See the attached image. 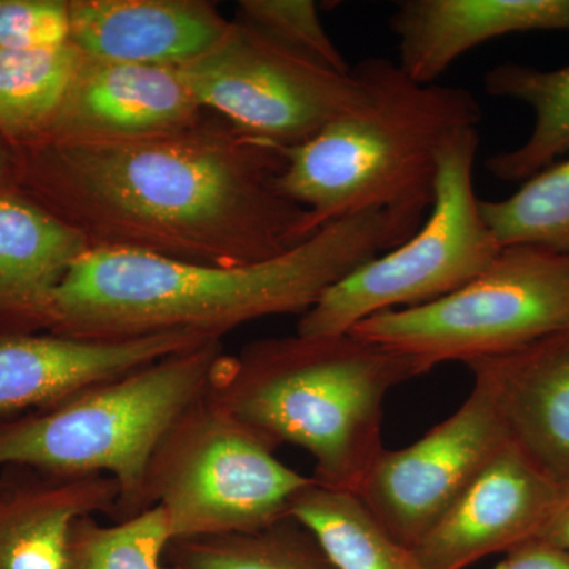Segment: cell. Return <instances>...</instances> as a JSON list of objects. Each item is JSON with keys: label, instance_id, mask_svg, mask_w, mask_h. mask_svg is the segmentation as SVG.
<instances>
[{"label": "cell", "instance_id": "7a4b0ae2", "mask_svg": "<svg viewBox=\"0 0 569 569\" xmlns=\"http://www.w3.org/2000/svg\"><path fill=\"white\" fill-rule=\"evenodd\" d=\"M425 216L370 211L325 224L261 263L222 268L127 250H88L52 291L41 331L137 339L187 331L222 340L239 326L306 313L329 287L417 233Z\"/></svg>", "mask_w": 569, "mask_h": 569}, {"label": "cell", "instance_id": "277c9868", "mask_svg": "<svg viewBox=\"0 0 569 569\" xmlns=\"http://www.w3.org/2000/svg\"><path fill=\"white\" fill-rule=\"evenodd\" d=\"M353 73L361 99L309 141L284 149L280 190L309 212L317 231L362 212L425 216L441 146L482 121L473 93L419 84L389 59L367 58Z\"/></svg>", "mask_w": 569, "mask_h": 569}, {"label": "cell", "instance_id": "52a82bcc", "mask_svg": "<svg viewBox=\"0 0 569 569\" xmlns=\"http://www.w3.org/2000/svg\"><path fill=\"white\" fill-rule=\"evenodd\" d=\"M478 148V127L460 129L443 142L430 213L417 233L329 287L299 318L298 335H347L377 313L445 298L492 264L501 246L475 192Z\"/></svg>", "mask_w": 569, "mask_h": 569}, {"label": "cell", "instance_id": "8992f818", "mask_svg": "<svg viewBox=\"0 0 569 569\" xmlns=\"http://www.w3.org/2000/svg\"><path fill=\"white\" fill-rule=\"evenodd\" d=\"M312 482L204 392L160 437L142 503L164 509L173 539L246 533L288 518Z\"/></svg>", "mask_w": 569, "mask_h": 569}, {"label": "cell", "instance_id": "d6986e66", "mask_svg": "<svg viewBox=\"0 0 569 569\" xmlns=\"http://www.w3.org/2000/svg\"><path fill=\"white\" fill-rule=\"evenodd\" d=\"M485 88L490 97L515 100L535 112L533 129L522 144L489 157L486 168L493 178L522 183L569 156V63L552 70L501 63L486 73Z\"/></svg>", "mask_w": 569, "mask_h": 569}, {"label": "cell", "instance_id": "8fae6325", "mask_svg": "<svg viewBox=\"0 0 569 569\" xmlns=\"http://www.w3.org/2000/svg\"><path fill=\"white\" fill-rule=\"evenodd\" d=\"M565 489L509 440L418 542L415 556L425 569H466L508 553L538 539Z\"/></svg>", "mask_w": 569, "mask_h": 569}, {"label": "cell", "instance_id": "9c48e42d", "mask_svg": "<svg viewBox=\"0 0 569 569\" xmlns=\"http://www.w3.org/2000/svg\"><path fill=\"white\" fill-rule=\"evenodd\" d=\"M206 111L291 149L309 141L361 99V84L231 20L222 40L178 67Z\"/></svg>", "mask_w": 569, "mask_h": 569}, {"label": "cell", "instance_id": "9a60e30c", "mask_svg": "<svg viewBox=\"0 0 569 569\" xmlns=\"http://www.w3.org/2000/svg\"><path fill=\"white\" fill-rule=\"evenodd\" d=\"M70 43L84 56L178 67L212 50L230 29L208 0H69Z\"/></svg>", "mask_w": 569, "mask_h": 569}, {"label": "cell", "instance_id": "3957f363", "mask_svg": "<svg viewBox=\"0 0 569 569\" xmlns=\"http://www.w3.org/2000/svg\"><path fill=\"white\" fill-rule=\"evenodd\" d=\"M422 373L417 359L350 332H296L220 356L206 396L276 449L309 452L318 485L358 493L385 449L387 396Z\"/></svg>", "mask_w": 569, "mask_h": 569}, {"label": "cell", "instance_id": "7402d4cb", "mask_svg": "<svg viewBox=\"0 0 569 569\" xmlns=\"http://www.w3.org/2000/svg\"><path fill=\"white\" fill-rule=\"evenodd\" d=\"M163 569H336L295 519L246 533L173 539Z\"/></svg>", "mask_w": 569, "mask_h": 569}, {"label": "cell", "instance_id": "ba28073f", "mask_svg": "<svg viewBox=\"0 0 569 569\" xmlns=\"http://www.w3.org/2000/svg\"><path fill=\"white\" fill-rule=\"evenodd\" d=\"M568 328V254L518 244L501 247L485 272L451 295L377 313L350 335L410 356L429 372L511 353Z\"/></svg>", "mask_w": 569, "mask_h": 569}, {"label": "cell", "instance_id": "5b68a950", "mask_svg": "<svg viewBox=\"0 0 569 569\" xmlns=\"http://www.w3.org/2000/svg\"><path fill=\"white\" fill-rule=\"evenodd\" d=\"M223 353L222 340H211L0 421V467L107 475L121 488L114 520L140 515L153 449L181 411L204 395Z\"/></svg>", "mask_w": 569, "mask_h": 569}, {"label": "cell", "instance_id": "83f0119b", "mask_svg": "<svg viewBox=\"0 0 569 569\" xmlns=\"http://www.w3.org/2000/svg\"><path fill=\"white\" fill-rule=\"evenodd\" d=\"M538 539L569 552V486L565 489L559 507Z\"/></svg>", "mask_w": 569, "mask_h": 569}, {"label": "cell", "instance_id": "5bb4252c", "mask_svg": "<svg viewBox=\"0 0 569 569\" xmlns=\"http://www.w3.org/2000/svg\"><path fill=\"white\" fill-rule=\"evenodd\" d=\"M467 367L488 389L509 440L568 488L569 328Z\"/></svg>", "mask_w": 569, "mask_h": 569}, {"label": "cell", "instance_id": "484cf974", "mask_svg": "<svg viewBox=\"0 0 569 569\" xmlns=\"http://www.w3.org/2000/svg\"><path fill=\"white\" fill-rule=\"evenodd\" d=\"M67 43L69 0H0V50H50Z\"/></svg>", "mask_w": 569, "mask_h": 569}, {"label": "cell", "instance_id": "4316f807", "mask_svg": "<svg viewBox=\"0 0 569 569\" xmlns=\"http://www.w3.org/2000/svg\"><path fill=\"white\" fill-rule=\"evenodd\" d=\"M496 569H569V552L535 539L509 550Z\"/></svg>", "mask_w": 569, "mask_h": 569}, {"label": "cell", "instance_id": "f1b7e54d", "mask_svg": "<svg viewBox=\"0 0 569 569\" xmlns=\"http://www.w3.org/2000/svg\"><path fill=\"white\" fill-rule=\"evenodd\" d=\"M6 187H17V162L10 146L0 137V189Z\"/></svg>", "mask_w": 569, "mask_h": 569}, {"label": "cell", "instance_id": "7c38bea8", "mask_svg": "<svg viewBox=\"0 0 569 569\" xmlns=\"http://www.w3.org/2000/svg\"><path fill=\"white\" fill-rule=\"evenodd\" d=\"M211 340L217 339L187 331L123 340L0 331V421L50 407Z\"/></svg>", "mask_w": 569, "mask_h": 569}, {"label": "cell", "instance_id": "30bf717a", "mask_svg": "<svg viewBox=\"0 0 569 569\" xmlns=\"http://www.w3.org/2000/svg\"><path fill=\"white\" fill-rule=\"evenodd\" d=\"M508 441L488 389L473 381L451 417L406 448H385L356 496L413 550Z\"/></svg>", "mask_w": 569, "mask_h": 569}, {"label": "cell", "instance_id": "2e32d148", "mask_svg": "<svg viewBox=\"0 0 569 569\" xmlns=\"http://www.w3.org/2000/svg\"><path fill=\"white\" fill-rule=\"evenodd\" d=\"M389 28L399 67L419 84H436L479 44L527 32H569V0H406Z\"/></svg>", "mask_w": 569, "mask_h": 569}, {"label": "cell", "instance_id": "cb8c5ba5", "mask_svg": "<svg viewBox=\"0 0 569 569\" xmlns=\"http://www.w3.org/2000/svg\"><path fill=\"white\" fill-rule=\"evenodd\" d=\"M171 541L170 519L160 507L111 526L88 516L71 527L66 569H163Z\"/></svg>", "mask_w": 569, "mask_h": 569}, {"label": "cell", "instance_id": "6da1fadb", "mask_svg": "<svg viewBox=\"0 0 569 569\" xmlns=\"http://www.w3.org/2000/svg\"><path fill=\"white\" fill-rule=\"evenodd\" d=\"M13 153L18 189L89 250L236 268L317 233L309 212L280 190L284 148L220 116L148 140L44 142Z\"/></svg>", "mask_w": 569, "mask_h": 569}, {"label": "cell", "instance_id": "e0dca14e", "mask_svg": "<svg viewBox=\"0 0 569 569\" xmlns=\"http://www.w3.org/2000/svg\"><path fill=\"white\" fill-rule=\"evenodd\" d=\"M119 498L118 481L107 475L0 467V569H66L73 523L88 516L116 518Z\"/></svg>", "mask_w": 569, "mask_h": 569}, {"label": "cell", "instance_id": "44dd1931", "mask_svg": "<svg viewBox=\"0 0 569 569\" xmlns=\"http://www.w3.org/2000/svg\"><path fill=\"white\" fill-rule=\"evenodd\" d=\"M84 54L74 44L0 50V137L11 151L33 148L50 132Z\"/></svg>", "mask_w": 569, "mask_h": 569}, {"label": "cell", "instance_id": "d4e9b609", "mask_svg": "<svg viewBox=\"0 0 569 569\" xmlns=\"http://www.w3.org/2000/svg\"><path fill=\"white\" fill-rule=\"evenodd\" d=\"M233 20L326 69L346 74L353 69L326 32L312 0H241Z\"/></svg>", "mask_w": 569, "mask_h": 569}, {"label": "cell", "instance_id": "ac0fdd59", "mask_svg": "<svg viewBox=\"0 0 569 569\" xmlns=\"http://www.w3.org/2000/svg\"><path fill=\"white\" fill-rule=\"evenodd\" d=\"M88 250L73 227L18 187L0 189V331H41L52 291Z\"/></svg>", "mask_w": 569, "mask_h": 569}, {"label": "cell", "instance_id": "ffe728a7", "mask_svg": "<svg viewBox=\"0 0 569 569\" xmlns=\"http://www.w3.org/2000/svg\"><path fill=\"white\" fill-rule=\"evenodd\" d=\"M288 518L305 527L336 569H425L356 493L312 485L296 496Z\"/></svg>", "mask_w": 569, "mask_h": 569}, {"label": "cell", "instance_id": "603a6c76", "mask_svg": "<svg viewBox=\"0 0 569 569\" xmlns=\"http://www.w3.org/2000/svg\"><path fill=\"white\" fill-rule=\"evenodd\" d=\"M498 244L537 246L569 257V156L522 182L505 200H481Z\"/></svg>", "mask_w": 569, "mask_h": 569}, {"label": "cell", "instance_id": "4fadbf2b", "mask_svg": "<svg viewBox=\"0 0 569 569\" xmlns=\"http://www.w3.org/2000/svg\"><path fill=\"white\" fill-rule=\"evenodd\" d=\"M204 116L178 70L84 56L40 144L148 140L190 129Z\"/></svg>", "mask_w": 569, "mask_h": 569}]
</instances>
